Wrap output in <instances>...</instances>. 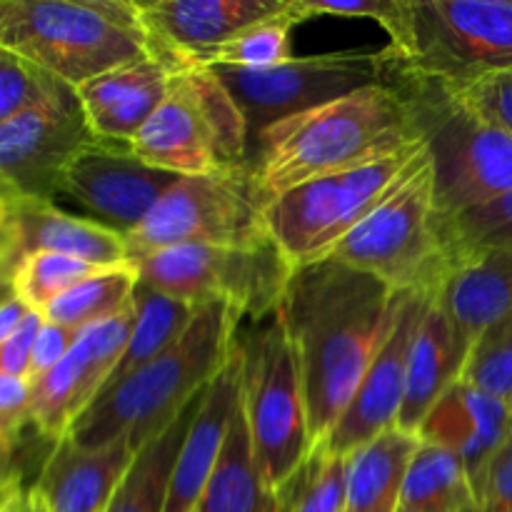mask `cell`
<instances>
[{
    "label": "cell",
    "mask_w": 512,
    "mask_h": 512,
    "mask_svg": "<svg viewBox=\"0 0 512 512\" xmlns=\"http://www.w3.org/2000/svg\"><path fill=\"white\" fill-rule=\"evenodd\" d=\"M408 295L338 263L298 265L280 303L315 443L330 433L398 325Z\"/></svg>",
    "instance_id": "6da1fadb"
},
{
    "label": "cell",
    "mask_w": 512,
    "mask_h": 512,
    "mask_svg": "<svg viewBox=\"0 0 512 512\" xmlns=\"http://www.w3.org/2000/svg\"><path fill=\"white\" fill-rule=\"evenodd\" d=\"M423 145L408 100L395 85L345 98L270 125L250 148L248 173L265 205L310 180L373 165Z\"/></svg>",
    "instance_id": "7a4b0ae2"
},
{
    "label": "cell",
    "mask_w": 512,
    "mask_h": 512,
    "mask_svg": "<svg viewBox=\"0 0 512 512\" xmlns=\"http://www.w3.org/2000/svg\"><path fill=\"white\" fill-rule=\"evenodd\" d=\"M240 318L223 303L198 308L183 335L128 380L108 388L75 423L68 438L83 448L128 440L138 453L180 418L185 408L228 368Z\"/></svg>",
    "instance_id": "3957f363"
},
{
    "label": "cell",
    "mask_w": 512,
    "mask_h": 512,
    "mask_svg": "<svg viewBox=\"0 0 512 512\" xmlns=\"http://www.w3.org/2000/svg\"><path fill=\"white\" fill-rule=\"evenodd\" d=\"M0 48L23 55L75 90L155 55L138 0H3Z\"/></svg>",
    "instance_id": "277c9868"
},
{
    "label": "cell",
    "mask_w": 512,
    "mask_h": 512,
    "mask_svg": "<svg viewBox=\"0 0 512 512\" xmlns=\"http://www.w3.org/2000/svg\"><path fill=\"white\" fill-rule=\"evenodd\" d=\"M235 363L255 460L278 493L318 445L310 430L298 358L280 308L265 318L240 323Z\"/></svg>",
    "instance_id": "5b68a950"
},
{
    "label": "cell",
    "mask_w": 512,
    "mask_h": 512,
    "mask_svg": "<svg viewBox=\"0 0 512 512\" xmlns=\"http://www.w3.org/2000/svg\"><path fill=\"white\" fill-rule=\"evenodd\" d=\"M388 83L405 95L428 148L438 218H453L510 193V133L470 113L445 85L433 80L388 68Z\"/></svg>",
    "instance_id": "8992f818"
},
{
    "label": "cell",
    "mask_w": 512,
    "mask_h": 512,
    "mask_svg": "<svg viewBox=\"0 0 512 512\" xmlns=\"http://www.w3.org/2000/svg\"><path fill=\"white\" fill-rule=\"evenodd\" d=\"M133 150L178 178L240 173L250 165L248 120L213 68L175 65L168 95L133 140Z\"/></svg>",
    "instance_id": "52a82bcc"
},
{
    "label": "cell",
    "mask_w": 512,
    "mask_h": 512,
    "mask_svg": "<svg viewBox=\"0 0 512 512\" xmlns=\"http://www.w3.org/2000/svg\"><path fill=\"white\" fill-rule=\"evenodd\" d=\"M388 68L445 88L512 73V0H403Z\"/></svg>",
    "instance_id": "ba28073f"
},
{
    "label": "cell",
    "mask_w": 512,
    "mask_h": 512,
    "mask_svg": "<svg viewBox=\"0 0 512 512\" xmlns=\"http://www.w3.org/2000/svg\"><path fill=\"white\" fill-rule=\"evenodd\" d=\"M430 160L415 145L373 165L310 180L265 205L270 240L298 265L325 258Z\"/></svg>",
    "instance_id": "9c48e42d"
},
{
    "label": "cell",
    "mask_w": 512,
    "mask_h": 512,
    "mask_svg": "<svg viewBox=\"0 0 512 512\" xmlns=\"http://www.w3.org/2000/svg\"><path fill=\"white\" fill-rule=\"evenodd\" d=\"M325 258L373 275L398 293H443L455 268L440 235L430 160Z\"/></svg>",
    "instance_id": "30bf717a"
},
{
    "label": "cell",
    "mask_w": 512,
    "mask_h": 512,
    "mask_svg": "<svg viewBox=\"0 0 512 512\" xmlns=\"http://www.w3.org/2000/svg\"><path fill=\"white\" fill-rule=\"evenodd\" d=\"M143 288L193 308L223 303L243 320L275 313L295 265L268 240L260 245H180L130 260Z\"/></svg>",
    "instance_id": "8fae6325"
},
{
    "label": "cell",
    "mask_w": 512,
    "mask_h": 512,
    "mask_svg": "<svg viewBox=\"0 0 512 512\" xmlns=\"http://www.w3.org/2000/svg\"><path fill=\"white\" fill-rule=\"evenodd\" d=\"M265 203L255 193L248 170L178 178L148 218L125 235L128 263L180 245L268 243Z\"/></svg>",
    "instance_id": "7c38bea8"
},
{
    "label": "cell",
    "mask_w": 512,
    "mask_h": 512,
    "mask_svg": "<svg viewBox=\"0 0 512 512\" xmlns=\"http://www.w3.org/2000/svg\"><path fill=\"white\" fill-rule=\"evenodd\" d=\"M248 120L250 148L270 128L293 115L308 113L368 85L388 83L383 50L293 58L265 70L213 68Z\"/></svg>",
    "instance_id": "4fadbf2b"
},
{
    "label": "cell",
    "mask_w": 512,
    "mask_h": 512,
    "mask_svg": "<svg viewBox=\"0 0 512 512\" xmlns=\"http://www.w3.org/2000/svg\"><path fill=\"white\" fill-rule=\"evenodd\" d=\"M175 183L178 175L140 160L133 145L93 140L63 170L58 198L73 200L90 220L125 238Z\"/></svg>",
    "instance_id": "5bb4252c"
},
{
    "label": "cell",
    "mask_w": 512,
    "mask_h": 512,
    "mask_svg": "<svg viewBox=\"0 0 512 512\" xmlns=\"http://www.w3.org/2000/svg\"><path fill=\"white\" fill-rule=\"evenodd\" d=\"M135 325V300L120 313L80 330L78 343L65 360L43 378L33 380L30 420L45 438H68L85 410L103 395Z\"/></svg>",
    "instance_id": "9a60e30c"
},
{
    "label": "cell",
    "mask_w": 512,
    "mask_h": 512,
    "mask_svg": "<svg viewBox=\"0 0 512 512\" xmlns=\"http://www.w3.org/2000/svg\"><path fill=\"white\" fill-rule=\"evenodd\" d=\"M98 140L80 98L0 123V190L55 200L70 160Z\"/></svg>",
    "instance_id": "2e32d148"
},
{
    "label": "cell",
    "mask_w": 512,
    "mask_h": 512,
    "mask_svg": "<svg viewBox=\"0 0 512 512\" xmlns=\"http://www.w3.org/2000/svg\"><path fill=\"white\" fill-rule=\"evenodd\" d=\"M58 253L88 263L128 265L125 238L90 218L68 213L55 200L0 190V275L8 280L25 258Z\"/></svg>",
    "instance_id": "e0dca14e"
},
{
    "label": "cell",
    "mask_w": 512,
    "mask_h": 512,
    "mask_svg": "<svg viewBox=\"0 0 512 512\" xmlns=\"http://www.w3.org/2000/svg\"><path fill=\"white\" fill-rule=\"evenodd\" d=\"M430 300H433L430 295H408L405 298L403 313H400L393 335L378 353V358L373 360L338 423L318 443L325 453L350 458L370 440L398 425L400 408H403L405 400V385H408L410 350H413L415 335H418Z\"/></svg>",
    "instance_id": "ac0fdd59"
},
{
    "label": "cell",
    "mask_w": 512,
    "mask_h": 512,
    "mask_svg": "<svg viewBox=\"0 0 512 512\" xmlns=\"http://www.w3.org/2000/svg\"><path fill=\"white\" fill-rule=\"evenodd\" d=\"M285 5L288 0H138L155 55L168 68L195 63L215 45L280 13Z\"/></svg>",
    "instance_id": "d6986e66"
},
{
    "label": "cell",
    "mask_w": 512,
    "mask_h": 512,
    "mask_svg": "<svg viewBox=\"0 0 512 512\" xmlns=\"http://www.w3.org/2000/svg\"><path fill=\"white\" fill-rule=\"evenodd\" d=\"M418 438L463 460L478 498L493 460L512 443V403L463 378L433 405Z\"/></svg>",
    "instance_id": "ffe728a7"
},
{
    "label": "cell",
    "mask_w": 512,
    "mask_h": 512,
    "mask_svg": "<svg viewBox=\"0 0 512 512\" xmlns=\"http://www.w3.org/2000/svg\"><path fill=\"white\" fill-rule=\"evenodd\" d=\"M168 85V63L150 55L88 80L78 88V98L95 138L133 145L145 123L163 105Z\"/></svg>",
    "instance_id": "44dd1931"
},
{
    "label": "cell",
    "mask_w": 512,
    "mask_h": 512,
    "mask_svg": "<svg viewBox=\"0 0 512 512\" xmlns=\"http://www.w3.org/2000/svg\"><path fill=\"white\" fill-rule=\"evenodd\" d=\"M133 458L128 440L83 448L63 438L45 460L33 490L50 512H105Z\"/></svg>",
    "instance_id": "7402d4cb"
},
{
    "label": "cell",
    "mask_w": 512,
    "mask_h": 512,
    "mask_svg": "<svg viewBox=\"0 0 512 512\" xmlns=\"http://www.w3.org/2000/svg\"><path fill=\"white\" fill-rule=\"evenodd\" d=\"M473 343L460 333L443 300H430L425 318L415 335L408 363V385L400 408L398 428L418 435L433 405L465 378Z\"/></svg>",
    "instance_id": "603a6c76"
},
{
    "label": "cell",
    "mask_w": 512,
    "mask_h": 512,
    "mask_svg": "<svg viewBox=\"0 0 512 512\" xmlns=\"http://www.w3.org/2000/svg\"><path fill=\"white\" fill-rule=\"evenodd\" d=\"M240 408V378L238 363L233 360L228 368L208 385L203 395L198 415L188 430L183 448H180L178 463L170 478L168 503L165 512H195L210 478H213L218 460L223 455L225 440H228L230 423Z\"/></svg>",
    "instance_id": "cb8c5ba5"
},
{
    "label": "cell",
    "mask_w": 512,
    "mask_h": 512,
    "mask_svg": "<svg viewBox=\"0 0 512 512\" xmlns=\"http://www.w3.org/2000/svg\"><path fill=\"white\" fill-rule=\"evenodd\" d=\"M418 448V435L395 425L350 455L345 512H398Z\"/></svg>",
    "instance_id": "d4e9b609"
},
{
    "label": "cell",
    "mask_w": 512,
    "mask_h": 512,
    "mask_svg": "<svg viewBox=\"0 0 512 512\" xmlns=\"http://www.w3.org/2000/svg\"><path fill=\"white\" fill-rule=\"evenodd\" d=\"M440 300L460 333L478 343L485 330L512 313V248L485 255L455 273Z\"/></svg>",
    "instance_id": "484cf974"
},
{
    "label": "cell",
    "mask_w": 512,
    "mask_h": 512,
    "mask_svg": "<svg viewBox=\"0 0 512 512\" xmlns=\"http://www.w3.org/2000/svg\"><path fill=\"white\" fill-rule=\"evenodd\" d=\"M195 512H280L278 493L255 460L243 403L230 423L218 468Z\"/></svg>",
    "instance_id": "4316f807"
},
{
    "label": "cell",
    "mask_w": 512,
    "mask_h": 512,
    "mask_svg": "<svg viewBox=\"0 0 512 512\" xmlns=\"http://www.w3.org/2000/svg\"><path fill=\"white\" fill-rule=\"evenodd\" d=\"M203 395H198L168 430H163L158 438L145 443L135 453L128 473L120 480L105 512H165L173 468L188 438L190 425L203 405Z\"/></svg>",
    "instance_id": "83f0119b"
},
{
    "label": "cell",
    "mask_w": 512,
    "mask_h": 512,
    "mask_svg": "<svg viewBox=\"0 0 512 512\" xmlns=\"http://www.w3.org/2000/svg\"><path fill=\"white\" fill-rule=\"evenodd\" d=\"M475 508L478 498L463 460L420 440L398 512H475Z\"/></svg>",
    "instance_id": "f1b7e54d"
},
{
    "label": "cell",
    "mask_w": 512,
    "mask_h": 512,
    "mask_svg": "<svg viewBox=\"0 0 512 512\" xmlns=\"http://www.w3.org/2000/svg\"><path fill=\"white\" fill-rule=\"evenodd\" d=\"M195 313H198V308H193V305L140 285L138 293H135V325L133 333H130V343L105 390L115 388L133 373H138L140 368H145L150 360L163 355L188 330Z\"/></svg>",
    "instance_id": "f546056e"
},
{
    "label": "cell",
    "mask_w": 512,
    "mask_h": 512,
    "mask_svg": "<svg viewBox=\"0 0 512 512\" xmlns=\"http://www.w3.org/2000/svg\"><path fill=\"white\" fill-rule=\"evenodd\" d=\"M300 25L295 13L290 10V0L280 13L258 20L233 35L225 43L215 45L213 50L195 60L193 65L205 68H243V70H265L293 60V28ZM188 65V63H185Z\"/></svg>",
    "instance_id": "4dcf8cb0"
},
{
    "label": "cell",
    "mask_w": 512,
    "mask_h": 512,
    "mask_svg": "<svg viewBox=\"0 0 512 512\" xmlns=\"http://www.w3.org/2000/svg\"><path fill=\"white\" fill-rule=\"evenodd\" d=\"M138 288L140 280L133 265L128 263L120 265V268H110L105 273L95 275V278H88L85 283L75 285L73 290L63 293L58 300H53L50 308L43 313V318L80 333V330L128 308L135 300Z\"/></svg>",
    "instance_id": "1f68e13d"
},
{
    "label": "cell",
    "mask_w": 512,
    "mask_h": 512,
    "mask_svg": "<svg viewBox=\"0 0 512 512\" xmlns=\"http://www.w3.org/2000/svg\"><path fill=\"white\" fill-rule=\"evenodd\" d=\"M440 235L455 273L498 250L512 248V190L473 210L440 218Z\"/></svg>",
    "instance_id": "d6a6232c"
},
{
    "label": "cell",
    "mask_w": 512,
    "mask_h": 512,
    "mask_svg": "<svg viewBox=\"0 0 512 512\" xmlns=\"http://www.w3.org/2000/svg\"><path fill=\"white\" fill-rule=\"evenodd\" d=\"M350 458L325 453L320 445L303 468L278 490L280 512H345Z\"/></svg>",
    "instance_id": "836d02e7"
},
{
    "label": "cell",
    "mask_w": 512,
    "mask_h": 512,
    "mask_svg": "<svg viewBox=\"0 0 512 512\" xmlns=\"http://www.w3.org/2000/svg\"><path fill=\"white\" fill-rule=\"evenodd\" d=\"M105 265L88 263V260L73 258V255L58 253H35L25 258L15 268V273L3 285H10L35 313L43 315L53 300L73 290L75 285L85 283L88 278L105 273Z\"/></svg>",
    "instance_id": "e575fe53"
},
{
    "label": "cell",
    "mask_w": 512,
    "mask_h": 512,
    "mask_svg": "<svg viewBox=\"0 0 512 512\" xmlns=\"http://www.w3.org/2000/svg\"><path fill=\"white\" fill-rule=\"evenodd\" d=\"M75 98L78 90L73 85L63 83L23 55L0 48V123L28 110L70 103Z\"/></svg>",
    "instance_id": "d590c367"
},
{
    "label": "cell",
    "mask_w": 512,
    "mask_h": 512,
    "mask_svg": "<svg viewBox=\"0 0 512 512\" xmlns=\"http://www.w3.org/2000/svg\"><path fill=\"white\" fill-rule=\"evenodd\" d=\"M465 380L512 403V313L480 335Z\"/></svg>",
    "instance_id": "8d00e7d4"
},
{
    "label": "cell",
    "mask_w": 512,
    "mask_h": 512,
    "mask_svg": "<svg viewBox=\"0 0 512 512\" xmlns=\"http://www.w3.org/2000/svg\"><path fill=\"white\" fill-rule=\"evenodd\" d=\"M290 10L300 23L315 18H358L375 20L388 33L398 38L403 25V0H290Z\"/></svg>",
    "instance_id": "74e56055"
},
{
    "label": "cell",
    "mask_w": 512,
    "mask_h": 512,
    "mask_svg": "<svg viewBox=\"0 0 512 512\" xmlns=\"http://www.w3.org/2000/svg\"><path fill=\"white\" fill-rule=\"evenodd\" d=\"M470 113L512 135V73L488 75L463 88H448Z\"/></svg>",
    "instance_id": "f35d334b"
},
{
    "label": "cell",
    "mask_w": 512,
    "mask_h": 512,
    "mask_svg": "<svg viewBox=\"0 0 512 512\" xmlns=\"http://www.w3.org/2000/svg\"><path fill=\"white\" fill-rule=\"evenodd\" d=\"M30 403H33V385L23 378H5L0 375V443L13 440L23 433L30 420Z\"/></svg>",
    "instance_id": "ab89813d"
},
{
    "label": "cell",
    "mask_w": 512,
    "mask_h": 512,
    "mask_svg": "<svg viewBox=\"0 0 512 512\" xmlns=\"http://www.w3.org/2000/svg\"><path fill=\"white\" fill-rule=\"evenodd\" d=\"M78 330L65 328V325L50 323L43 320L38 330V338L33 345V360H30V383L38 378H43L45 373L60 365L65 360V355L73 350V345L78 343Z\"/></svg>",
    "instance_id": "60d3db41"
},
{
    "label": "cell",
    "mask_w": 512,
    "mask_h": 512,
    "mask_svg": "<svg viewBox=\"0 0 512 512\" xmlns=\"http://www.w3.org/2000/svg\"><path fill=\"white\" fill-rule=\"evenodd\" d=\"M43 315L30 313L28 320L0 343V375L5 378H30V360H33V345L38 330L43 325Z\"/></svg>",
    "instance_id": "b9f144b4"
},
{
    "label": "cell",
    "mask_w": 512,
    "mask_h": 512,
    "mask_svg": "<svg viewBox=\"0 0 512 512\" xmlns=\"http://www.w3.org/2000/svg\"><path fill=\"white\" fill-rule=\"evenodd\" d=\"M475 512H512V443L505 445L480 483Z\"/></svg>",
    "instance_id": "7bdbcfd3"
},
{
    "label": "cell",
    "mask_w": 512,
    "mask_h": 512,
    "mask_svg": "<svg viewBox=\"0 0 512 512\" xmlns=\"http://www.w3.org/2000/svg\"><path fill=\"white\" fill-rule=\"evenodd\" d=\"M35 313L10 285H3V305H0V343L8 340L20 325L28 320V315Z\"/></svg>",
    "instance_id": "ee69618b"
},
{
    "label": "cell",
    "mask_w": 512,
    "mask_h": 512,
    "mask_svg": "<svg viewBox=\"0 0 512 512\" xmlns=\"http://www.w3.org/2000/svg\"><path fill=\"white\" fill-rule=\"evenodd\" d=\"M23 512H50V510H48V505L43 503V498H40V495L35 493L33 488H30V490H28V495H25Z\"/></svg>",
    "instance_id": "f6af8a7d"
}]
</instances>
